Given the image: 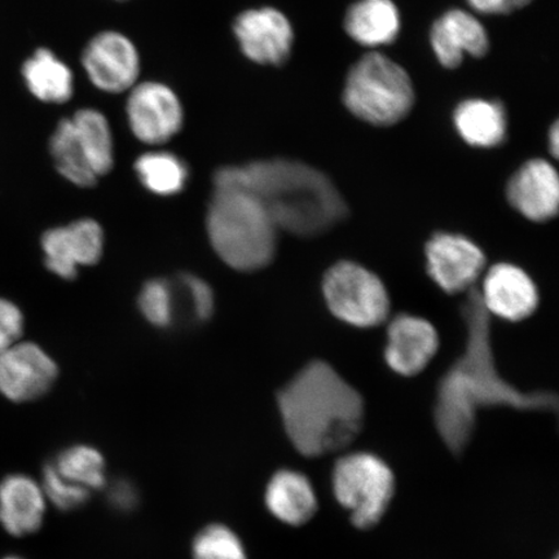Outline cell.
<instances>
[{
    "label": "cell",
    "mask_w": 559,
    "mask_h": 559,
    "mask_svg": "<svg viewBox=\"0 0 559 559\" xmlns=\"http://www.w3.org/2000/svg\"><path fill=\"white\" fill-rule=\"evenodd\" d=\"M56 169L70 183L90 188L97 183V175L91 169L85 152L76 139L72 118L62 120L56 128L50 143Z\"/></svg>",
    "instance_id": "cell-25"
},
{
    "label": "cell",
    "mask_w": 559,
    "mask_h": 559,
    "mask_svg": "<svg viewBox=\"0 0 559 559\" xmlns=\"http://www.w3.org/2000/svg\"><path fill=\"white\" fill-rule=\"evenodd\" d=\"M475 11L487 15H507V13L522 9L531 0H467Z\"/></svg>",
    "instance_id": "cell-32"
},
{
    "label": "cell",
    "mask_w": 559,
    "mask_h": 559,
    "mask_svg": "<svg viewBox=\"0 0 559 559\" xmlns=\"http://www.w3.org/2000/svg\"><path fill=\"white\" fill-rule=\"evenodd\" d=\"M555 559H557V558H555Z\"/></svg>",
    "instance_id": "cell-37"
},
{
    "label": "cell",
    "mask_w": 559,
    "mask_h": 559,
    "mask_svg": "<svg viewBox=\"0 0 559 559\" xmlns=\"http://www.w3.org/2000/svg\"><path fill=\"white\" fill-rule=\"evenodd\" d=\"M558 148H559V130H558V123L556 122L554 124V128L549 131V150L551 152V155L554 157L558 156Z\"/></svg>",
    "instance_id": "cell-34"
},
{
    "label": "cell",
    "mask_w": 559,
    "mask_h": 559,
    "mask_svg": "<svg viewBox=\"0 0 559 559\" xmlns=\"http://www.w3.org/2000/svg\"><path fill=\"white\" fill-rule=\"evenodd\" d=\"M46 498L40 485L26 475H10L0 481V523L12 536L37 533L44 523Z\"/></svg>",
    "instance_id": "cell-18"
},
{
    "label": "cell",
    "mask_w": 559,
    "mask_h": 559,
    "mask_svg": "<svg viewBox=\"0 0 559 559\" xmlns=\"http://www.w3.org/2000/svg\"><path fill=\"white\" fill-rule=\"evenodd\" d=\"M438 347V333L428 320L402 313L388 328L384 359L395 373L416 376L430 365Z\"/></svg>",
    "instance_id": "cell-15"
},
{
    "label": "cell",
    "mask_w": 559,
    "mask_h": 559,
    "mask_svg": "<svg viewBox=\"0 0 559 559\" xmlns=\"http://www.w3.org/2000/svg\"><path fill=\"white\" fill-rule=\"evenodd\" d=\"M120 489H117L116 493L114 492V498L116 501V506L122 508H129L134 504L135 501V492L129 486H120Z\"/></svg>",
    "instance_id": "cell-33"
},
{
    "label": "cell",
    "mask_w": 559,
    "mask_h": 559,
    "mask_svg": "<svg viewBox=\"0 0 559 559\" xmlns=\"http://www.w3.org/2000/svg\"><path fill=\"white\" fill-rule=\"evenodd\" d=\"M479 292L481 304L491 317L522 321L539 305L536 285L516 265L500 263L489 269Z\"/></svg>",
    "instance_id": "cell-14"
},
{
    "label": "cell",
    "mask_w": 559,
    "mask_h": 559,
    "mask_svg": "<svg viewBox=\"0 0 559 559\" xmlns=\"http://www.w3.org/2000/svg\"><path fill=\"white\" fill-rule=\"evenodd\" d=\"M76 139L97 178L115 166V142L110 126L102 111L81 109L72 117Z\"/></svg>",
    "instance_id": "cell-23"
},
{
    "label": "cell",
    "mask_w": 559,
    "mask_h": 559,
    "mask_svg": "<svg viewBox=\"0 0 559 559\" xmlns=\"http://www.w3.org/2000/svg\"><path fill=\"white\" fill-rule=\"evenodd\" d=\"M432 50L445 68H457L464 55L481 58L488 51L487 32L471 13L452 10L432 25L430 35Z\"/></svg>",
    "instance_id": "cell-17"
},
{
    "label": "cell",
    "mask_w": 559,
    "mask_h": 559,
    "mask_svg": "<svg viewBox=\"0 0 559 559\" xmlns=\"http://www.w3.org/2000/svg\"><path fill=\"white\" fill-rule=\"evenodd\" d=\"M509 204L530 221L542 223L558 213L559 181L554 166L544 159H531L510 178Z\"/></svg>",
    "instance_id": "cell-16"
},
{
    "label": "cell",
    "mask_w": 559,
    "mask_h": 559,
    "mask_svg": "<svg viewBox=\"0 0 559 559\" xmlns=\"http://www.w3.org/2000/svg\"><path fill=\"white\" fill-rule=\"evenodd\" d=\"M23 75L27 88L40 102L64 104L74 94L72 70L52 51L40 48L25 61Z\"/></svg>",
    "instance_id": "cell-22"
},
{
    "label": "cell",
    "mask_w": 559,
    "mask_h": 559,
    "mask_svg": "<svg viewBox=\"0 0 559 559\" xmlns=\"http://www.w3.org/2000/svg\"><path fill=\"white\" fill-rule=\"evenodd\" d=\"M333 491L340 504L352 513L354 526H376L395 493V477L383 460L372 453L347 454L333 471Z\"/></svg>",
    "instance_id": "cell-6"
},
{
    "label": "cell",
    "mask_w": 559,
    "mask_h": 559,
    "mask_svg": "<svg viewBox=\"0 0 559 559\" xmlns=\"http://www.w3.org/2000/svg\"><path fill=\"white\" fill-rule=\"evenodd\" d=\"M345 27L362 46L390 45L401 31L400 12L391 0H359L348 10Z\"/></svg>",
    "instance_id": "cell-20"
},
{
    "label": "cell",
    "mask_w": 559,
    "mask_h": 559,
    "mask_svg": "<svg viewBox=\"0 0 559 559\" xmlns=\"http://www.w3.org/2000/svg\"><path fill=\"white\" fill-rule=\"evenodd\" d=\"M265 504L278 521L290 526H302L318 510L317 495L304 474L282 471L272 477Z\"/></svg>",
    "instance_id": "cell-19"
},
{
    "label": "cell",
    "mask_w": 559,
    "mask_h": 559,
    "mask_svg": "<svg viewBox=\"0 0 559 559\" xmlns=\"http://www.w3.org/2000/svg\"><path fill=\"white\" fill-rule=\"evenodd\" d=\"M425 254L430 277L449 295H466L485 271L484 251L457 234H436L426 243Z\"/></svg>",
    "instance_id": "cell-9"
},
{
    "label": "cell",
    "mask_w": 559,
    "mask_h": 559,
    "mask_svg": "<svg viewBox=\"0 0 559 559\" xmlns=\"http://www.w3.org/2000/svg\"><path fill=\"white\" fill-rule=\"evenodd\" d=\"M120 2H123V0H120Z\"/></svg>",
    "instance_id": "cell-36"
},
{
    "label": "cell",
    "mask_w": 559,
    "mask_h": 559,
    "mask_svg": "<svg viewBox=\"0 0 559 559\" xmlns=\"http://www.w3.org/2000/svg\"><path fill=\"white\" fill-rule=\"evenodd\" d=\"M134 167L144 188L160 198L180 193L190 178L185 160L170 152L144 153L136 159Z\"/></svg>",
    "instance_id": "cell-24"
},
{
    "label": "cell",
    "mask_w": 559,
    "mask_h": 559,
    "mask_svg": "<svg viewBox=\"0 0 559 559\" xmlns=\"http://www.w3.org/2000/svg\"><path fill=\"white\" fill-rule=\"evenodd\" d=\"M286 435L306 457L344 450L365 423L361 394L330 362L311 360L277 395Z\"/></svg>",
    "instance_id": "cell-3"
},
{
    "label": "cell",
    "mask_w": 559,
    "mask_h": 559,
    "mask_svg": "<svg viewBox=\"0 0 559 559\" xmlns=\"http://www.w3.org/2000/svg\"><path fill=\"white\" fill-rule=\"evenodd\" d=\"M454 124L460 136L478 148H493L507 138L506 109L498 102L473 99L461 103L454 111Z\"/></svg>",
    "instance_id": "cell-21"
},
{
    "label": "cell",
    "mask_w": 559,
    "mask_h": 559,
    "mask_svg": "<svg viewBox=\"0 0 559 559\" xmlns=\"http://www.w3.org/2000/svg\"><path fill=\"white\" fill-rule=\"evenodd\" d=\"M82 66L91 83L109 94L134 87L140 73L136 47L118 32H103L91 39L83 51Z\"/></svg>",
    "instance_id": "cell-10"
},
{
    "label": "cell",
    "mask_w": 559,
    "mask_h": 559,
    "mask_svg": "<svg viewBox=\"0 0 559 559\" xmlns=\"http://www.w3.org/2000/svg\"><path fill=\"white\" fill-rule=\"evenodd\" d=\"M206 228L215 253L230 269L260 271L274 261L278 230L247 188L214 178Z\"/></svg>",
    "instance_id": "cell-4"
},
{
    "label": "cell",
    "mask_w": 559,
    "mask_h": 559,
    "mask_svg": "<svg viewBox=\"0 0 559 559\" xmlns=\"http://www.w3.org/2000/svg\"><path fill=\"white\" fill-rule=\"evenodd\" d=\"M214 178L230 181L253 193L277 230L312 239L344 223L347 202L326 174L290 159L255 160L223 167Z\"/></svg>",
    "instance_id": "cell-2"
},
{
    "label": "cell",
    "mask_w": 559,
    "mask_h": 559,
    "mask_svg": "<svg viewBox=\"0 0 559 559\" xmlns=\"http://www.w3.org/2000/svg\"><path fill=\"white\" fill-rule=\"evenodd\" d=\"M346 107L360 120L391 126L414 107L415 91L409 75L395 61L369 53L353 67L344 93Z\"/></svg>",
    "instance_id": "cell-5"
},
{
    "label": "cell",
    "mask_w": 559,
    "mask_h": 559,
    "mask_svg": "<svg viewBox=\"0 0 559 559\" xmlns=\"http://www.w3.org/2000/svg\"><path fill=\"white\" fill-rule=\"evenodd\" d=\"M52 465L62 477L90 492L105 485V461L93 447H70L52 461Z\"/></svg>",
    "instance_id": "cell-26"
},
{
    "label": "cell",
    "mask_w": 559,
    "mask_h": 559,
    "mask_svg": "<svg viewBox=\"0 0 559 559\" xmlns=\"http://www.w3.org/2000/svg\"><path fill=\"white\" fill-rule=\"evenodd\" d=\"M5 559H20V558H15V557H10V558H5Z\"/></svg>",
    "instance_id": "cell-35"
},
{
    "label": "cell",
    "mask_w": 559,
    "mask_h": 559,
    "mask_svg": "<svg viewBox=\"0 0 559 559\" xmlns=\"http://www.w3.org/2000/svg\"><path fill=\"white\" fill-rule=\"evenodd\" d=\"M139 309L153 326L169 328L177 314V292L169 280L153 278L143 286L139 296Z\"/></svg>",
    "instance_id": "cell-27"
},
{
    "label": "cell",
    "mask_w": 559,
    "mask_h": 559,
    "mask_svg": "<svg viewBox=\"0 0 559 559\" xmlns=\"http://www.w3.org/2000/svg\"><path fill=\"white\" fill-rule=\"evenodd\" d=\"M181 290H185L194 318L206 321L212 318L215 309L213 289L204 280L194 275H183L179 278Z\"/></svg>",
    "instance_id": "cell-30"
},
{
    "label": "cell",
    "mask_w": 559,
    "mask_h": 559,
    "mask_svg": "<svg viewBox=\"0 0 559 559\" xmlns=\"http://www.w3.org/2000/svg\"><path fill=\"white\" fill-rule=\"evenodd\" d=\"M59 369L44 349L17 342L0 354V394L12 402L38 400L50 391Z\"/></svg>",
    "instance_id": "cell-11"
},
{
    "label": "cell",
    "mask_w": 559,
    "mask_h": 559,
    "mask_svg": "<svg viewBox=\"0 0 559 559\" xmlns=\"http://www.w3.org/2000/svg\"><path fill=\"white\" fill-rule=\"evenodd\" d=\"M193 559H248L245 548L233 530L213 524L195 537Z\"/></svg>",
    "instance_id": "cell-28"
},
{
    "label": "cell",
    "mask_w": 559,
    "mask_h": 559,
    "mask_svg": "<svg viewBox=\"0 0 559 559\" xmlns=\"http://www.w3.org/2000/svg\"><path fill=\"white\" fill-rule=\"evenodd\" d=\"M46 267L56 276L73 280L82 265L102 260L104 233L99 223L80 219L64 227L52 228L41 237Z\"/></svg>",
    "instance_id": "cell-13"
},
{
    "label": "cell",
    "mask_w": 559,
    "mask_h": 559,
    "mask_svg": "<svg viewBox=\"0 0 559 559\" xmlns=\"http://www.w3.org/2000/svg\"><path fill=\"white\" fill-rule=\"evenodd\" d=\"M328 309L349 325L372 328L386 321L390 297L373 272L354 262H338L328 270L323 282Z\"/></svg>",
    "instance_id": "cell-7"
},
{
    "label": "cell",
    "mask_w": 559,
    "mask_h": 559,
    "mask_svg": "<svg viewBox=\"0 0 559 559\" xmlns=\"http://www.w3.org/2000/svg\"><path fill=\"white\" fill-rule=\"evenodd\" d=\"M40 487L46 500H50L62 512H69V510L85 506L91 495L88 489L76 486L62 477L55 469L52 463L45 466L44 481H41Z\"/></svg>",
    "instance_id": "cell-29"
},
{
    "label": "cell",
    "mask_w": 559,
    "mask_h": 559,
    "mask_svg": "<svg viewBox=\"0 0 559 559\" xmlns=\"http://www.w3.org/2000/svg\"><path fill=\"white\" fill-rule=\"evenodd\" d=\"M24 330V318L19 307L0 298V354L17 344Z\"/></svg>",
    "instance_id": "cell-31"
},
{
    "label": "cell",
    "mask_w": 559,
    "mask_h": 559,
    "mask_svg": "<svg viewBox=\"0 0 559 559\" xmlns=\"http://www.w3.org/2000/svg\"><path fill=\"white\" fill-rule=\"evenodd\" d=\"M126 114L132 134L150 145L169 142L183 128L185 122V111L178 95L158 82H144L132 87Z\"/></svg>",
    "instance_id": "cell-8"
},
{
    "label": "cell",
    "mask_w": 559,
    "mask_h": 559,
    "mask_svg": "<svg viewBox=\"0 0 559 559\" xmlns=\"http://www.w3.org/2000/svg\"><path fill=\"white\" fill-rule=\"evenodd\" d=\"M234 34L242 53L261 66H283L295 39L289 20L270 7L240 13L234 23Z\"/></svg>",
    "instance_id": "cell-12"
},
{
    "label": "cell",
    "mask_w": 559,
    "mask_h": 559,
    "mask_svg": "<svg viewBox=\"0 0 559 559\" xmlns=\"http://www.w3.org/2000/svg\"><path fill=\"white\" fill-rule=\"evenodd\" d=\"M461 318L464 348L438 383L435 409L439 436L453 454L469 445L481 409L556 411L558 405L556 394L524 391L502 377L493 352L492 317L478 289L466 293Z\"/></svg>",
    "instance_id": "cell-1"
}]
</instances>
